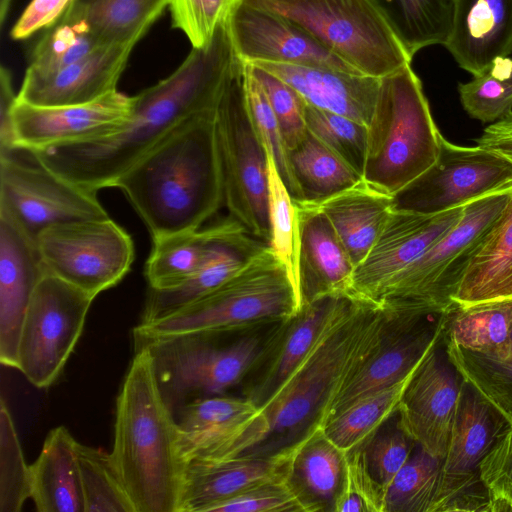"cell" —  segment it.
<instances>
[{
    "label": "cell",
    "instance_id": "obj_1",
    "mask_svg": "<svg viewBox=\"0 0 512 512\" xmlns=\"http://www.w3.org/2000/svg\"><path fill=\"white\" fill-rule=\"evenodd\" d=\"M235 57L225 20L206 47L192 48L170 76L132 96L129 117L116 132L28 153L38 164L89 191L114 187L183 121L216 105Z\"/></svg>",
    "mask_w": 512,
    "mask_h": 512
},
{
    "label": "cell",
    "instance_id": "obj_2",
    "mask_svg": "<svg viewBox=\"0 0 512 512\" xmlns=\"http://www.w3.org/2000/svg\"><path fill=\"white\" fill-rule=\"evenodd\" d=\"M381 318L379 306L351 294L306 359L223 458L289 457L322 428L341 386L376 339Z\"/></svg>",
    "mask_w": 512,
    "mask_h": 512
},
{
    "label": "cell",
    "instance_id": "obj_3",
    "mask_svg": "<svg viewBox=\"0 0 512 512\" xmlns=\"http://www.w3.org/2000/svg\"><path fill=\"white\" fill-rule=\"evenodd\" d=\"M215 107L183 121L114 185L152 239L202 228L224 204Z\"/></svg>",
    "mask_w": 512,
    "mask_h": 512
},
{
    "label": "cell",
    "instance_id": "obj_4",
    "mask_svg": "<svg viewBox=\"0 0 512 512\" xmlns=\"http://www.w3.org/2000/svg\"><path fill=\"white\" fill-rule=\"evenodd\" d=\"M115 408L110 454L136 512H177L183 471L177 422L147 346L135 348Z\"/></svg>",
    "mask_w": 512,
    "mask_h": 512
},
{
    "label": "cell",
    "instance_id": "obj_5",
    "mask_svg": "<svg viewBox=\"0 0 512 512\" xmlns=\"http://www.w3.org/2000/svg\"><path fill=\"white\" fill-rule=\"evenodd\" d=\"M367 129L363 180L383 193L393 196L436 162L442 134L411 64L381 78Z\"/></svg>",
    "mask_w": 512,
    "mask_h": 512
},
{
    "label": "cell",
    "instance_id": "obj_6",
    "mask_svg": "<svg viewBox=\"0 0 512 512\" xmlns=\"http://www.w3.org/2000/svg\"><path fill=\"white\" fill-rule=\"evenodd\" d=\"M289 274L266 247L226 283L165 317L133 329L134 344L181 334H224L278 323L301 307Z\"/></svg>",
    "mask_w": 512,
    "mask_h": 512
},
{
    "label": "cell",
    "instance_id": "obj_7",
    "mask_svg": "<svg viewBox=\"0 0 512 512\" xmlns=\"http://www.w3.org/2000/svg\"><path fill=\"white\" fill-rule=\"evenodd\" d=\"M301 28L358 73L382 78L412 58L374 0H242Z\"/></svg>",
    "mask_w": 512,
    "mask_h": 512
},
{
    "label": "cell",
    "instance_id": "obj_8",
    "mask_svg": "<svg viewBox=\"0 0 512 512\" xmlns=\"http://www.w3.org/2000/svg\"><path fill=\"white\" fill-rule=\"evenodd\" d=\"M224 204L251 235L270 245L268 159L251 119L244 62L236 55L215 107Z\"/></svg>",
    "mask_w": 512,
    "mask_h": 512
},
{
    "label": "cell",
    "instance_id": "obj_9",
    "mask_svg": "<svg viewBox=\"0 0 512 512\" xmlns=\"http://www.w3.org/2000/svg\"><path fill=\"white\" fill-rule=\"evenodd\" d=\"M511 194L512 189L504 190L465 205L459 222L398 274L376 305L427 313L450 309L470 257L502 213Z\"/></svg>",
    "mask_w": 512,
    "mask_h": 512
},
{
    "label": "cell",
    "instance_id": "obj_10",
    "mask_svg": "<svg viewBox=\"0 0 512 512\" xmlns=\"http://www.w3.org/2000/svg\"><path fill=\"white\" fill-rule=\"evenodd\" d=\"M216 337L217 334L192 333L135 344V348H149L158 386L173 412L194 399L222 395L242 383L264 341L249 335L220 343Z\"/></svg>",
    "mask_w": 512,
    "mask_h": 512
},
{
    "label": "cell",
    "instance_id": "obj_11",
    "mask_svg": "<svg viewBox=\"0 0 512 512\" xmlns=\"http://www.w3.org/2000/svg\"><path fill=\"white\" fill-rule=\"evenodd\" d=\"M94 299L47 271L42 276L22 323L16 368L35 387L47 388L60 376Z\"/></svg>",
    "mask_w": 512,
    "mask_h": 512
},
{
    "label": "cell",
    "instance_id": "obj_12",
    "mask_svg": "<svg viewBox=\"0 0 512 512\" xmlns=\"http://www.w3.org/2000/svg\"><path fill=\"white\" fill-rule=\"evenodd\" d=\"M454 304L443 313L380 307L376 339L341 386L327 420L359 398L408 377L446 337Z\"/></svg>",
    "mask_w": 512,
    "mask_h": 512
},
{
    "label": "cell",
    "instance_id": "obj_13",
    "mask_svg": "<svg viewBox=\"0 0 512 512\" xmlns=\"http://www.w3.org/2000/svg\"><path fill=\"white\" fill-rule=\"evenodd\" d=\"M36 244L47 272L95 298L122 281L135 257L131 236L110 217L52 226Z\"/></svg>",
    "mask_w": 512,
    "mask_h": 512
},
{
    "label": "cell",
    "instance_id": "obj_14",
    "mask_svg": "<svg viewBox=\"0 0 512 512\" xmlns=\"http://www.w3.org/2000/svg\"><path fill=\"white\" fill-rule=\"evenodd\" d=\"M510 422L463 381L431 512H489L480 466Z\"/></svg>",
    "mask_w": 512,
    "mask_h": 512
},
{
    "label": "cell",
    "instance_id": "obj_15",
    "mask_svg": "<svg viewBox=\"0 0 512 512\" xmlns=\"http://www.w3.org/2000/svg\"><path fill=\"white\" fill-rule=\"evenodd\" d=\"M512 189V162L476 146H460L440 138L436 162L394 194L393 209L434 214Z\"/></svg>",
    "mask_w": 512,
    "mask_h": 512
},
{
    "label": "cell",
    "instance_id": "obj_16",
    "mask_svg": "<svg viewBox=\"0 0 512 512\" xmlns=\"http://www.w3.org/2000/svg\"><path fill=\"white\" fill-rule=\"evenodd\" d=\"M35 163L0 155V212L33 241L55 225L109 217L96 192Z\"/></svg>",
    "mask_w": 512,
    "mask_h": 512
},
{
    "label": "cell",
    "instance_id": "obj_17",
    "mask_svg": "<svg viewBox=\"0 0 512 512\" xmlns=\"http://www.w3.org/2000/svg\"><path fill=\"white\" fill-rule=\"evenodd\" d=\"M351 294L327 295L303 303L264 338L261 352L243 380V394L258 409L266 405L306 359Z\"/></svg>",
    "mask_w": 512,
    "mask_h": 512
},
{
    "label": "cell",
    "instance_id": "obj_18",
    "mask_svg": "<svg viewBox=\"0 0 512 512\" xmlns=\"http://www.w3.org/2000/svg\"><path fill=\"white\" fill-rule=\"evenodd\" d=\"M463 381L448 356L445 337L424 357L402 393L400 424L433 456L444 458L447 452Z\"/></svg>",
    "mask_w": 512,
    "mask_h": 512
},
{
    "label": "cell",
    "instance_id": "obj_19",
    "mask_svg": "<svg viewBox=\"0 0 512 512\" xmlns=\"http://www.w3.org/2000/svg\"><path fill=\"white\" fill-rule=\"evenodd\" d=\"M464 208L434 214L392 209L375 244L354 269L350 294L376 304L398 274L459 222Z\"/></svg>",
    "mask_w": 512,
    "mask_h": 512
},
{
    "label": "cell",
    "instance_id": "obj_20",
    "mask_svg": "<svg viewBox=\"0 0 512 512\" xmlns=\"http://www.w3.org/2000/svg\"><path fill=\"white\" fill-rule=\"evenodd\" d=\"M132 97L114 91L98 100L66 106L16 102L13 113L15 151L91 142L116 132L128 119Z\"/></svg>",
    "mask_w": 512,
    "mask_h": 512
},
{
    "label": "cell",
    "instance_id": "obj_21",
    "mask_svg": "<svg viewBox=\"0 0 512 512\" xmlns=\"http://www.w3.org/2000/svg\"><path fill=\"white\" fill-rule=\"evenodd\" d=\"M226 23L234 51L245 63L322 66L358 73L290 21L242 0L232 6Z\"/></svg>",
    "mask_w": 512,
    "mask_h": 512
},
{
    "label": "cell",
    "instance_id": "obj_22",
    "mask_svg": "<svg viewBox=\"0 0 512 512\" xmlns=\"http://www.w3.org/2000/svg\"><path fill=\"white\" fill-rule=\"evenodd\" d=\"M231 216L216 223L207 258L202 267L181 285L165 290L148 289L141 323L170 315L208 295L268 247Z\"/></svg>",
    "mask_w": 512,
    "mask_h": 512
},
{
    "label": "cell",
    "instance_id": "obj_23",
    "mask_svg": "<svg viewBox=\"0 0 512 512\" xmlns=\"http://www.w3.org/2000/svg\"><path fill=\"white\" fill-rule=\"evenodd\" d=\"M133 46H104L54 71L27 69L17 101L34 106H66L98 100L114 91Z\"/></svg>",
    "mask_w": 512,
    "mask_h": 512
},
{
    "label": "cell",
    "instance_id": "obj_24",
    "mask_svg": "<svg viewBox=\"0 0 512 512\" xmlns=\"http://www.w3.org/2000/svg\"><path fill=\"white\" fill-rule=\"evenodd\" d=\"M46 273L37 244L0 212V361L17 368L22 323Z\"/></svg>",
    "mask_w": 512,
    "mask_h": 512
},
{
    "label": "cell",
    "instance_id": "obj_25",
    "mask_svg": "<svg viewBox=\"0 0 512 512\" xmlns=\"http://www.w3.org/2000/svg\"><path fill=\"white\" fill-rule=\"evenodd\" d=\"M445 48L472 75L512 52V0H454Z\"/></svg>",
    "mask_w": 512,
    "mask_h": 512
},
{
    "label": "cell",
    "instance_id": "obj_26",
    "mask_svg": "<svg viewBox=\"0 0 512 512\" xmlns=\"http://www.w3.org/2000/svg\"><path fill=\"white\" fill-rule=\"evenodd\" d=\"M258 411L245 397L215 395L184 404L176 419L182 463L223 458Z\"/></svg>",
    "mask_w": 512,
    "mask_h": 512
},
{
    "label": "cell",
    "instance_id": "obj_27",
    "mask_svg": "<svg viewBox=\"0 0 512 512\" xmlns=\"http://www.w3.org/2000/svg\"><path fill=\"white\" fill-rule=\"evenodd\" d=\"M288 457L236 456L183 464L177 512H211L258 484L285 477Z\"/></svg>",
    "mask_w": 512,
    "mask_h": 512
},
{
    "label": "cell",
    "instance_id": "obj_28",
    "mask_svg": "<svg viewBox=\"0 0 512 512\" xmlns=\"http://www.w3.org/2000/svg\"><path fill=\"white\" fill-rule=\"evenodd\" d=\"M300 225L298 261L302 304L350 294L354 265L326 216L313 204L294 201Z\"/></svg>",
    "mask_w": 512,
    "mask_h": 512
},
{
    "label": "cell",
    "instance_id": "obj_29",
    "mask_svg": "<svg viewBox=\"0 0 512 512\" xmlns=\"http://www.w3.org/2000/svg\"><path fill=\"white\" fill-rule=\"evenodd\" d=\"M294 88L307 104L368 126L381 78L322 66L253 62Z\"/></svg>",
    "mask_w": 512,
    "mask_h": 512
},
{
    "label": "cell",
    "instance_id": "obj_30",
    "mask_svg": "<svg viewBox=\"0 0 512 512\" xmlns=\"http://www.w3.org/2000/svg\"><path fill=\"white\" fill-rule=\"evenodd\" d=\"M347 453L319 428L289 455L285 480L304 512H335L345 483Z\"/></svg>",
    "mask_w": 512,
    "mask_h": 512
},
{
    "label": "cell",
    "instance_id": "obj_31",
    "mask_svg": "<svg viewBox=\"0 0 512 512\" xmlns=\"http://www.w3.org/2000/svg\"><path fill=\"white\" fill-rule=\"evenodd\" d=\"M77 446L64 426L47 434L30 465L31 498L38 512H85Z\"/></svg>",
    "mask_w": 512,
    "mask_h": 512
},
{
    "label": "cell",
    "instance_id": "obj_32",
    "mask_svg": "<svg viewBox=\"0 0 512 512\" xmlns=\"http://www.w3.org/2000/svg\"><path fill=\"white\" fill-rule=\"evenodd\" d=\"M311 204L326 216L356 267L379 237L393 209V197L363 180L324 201Z\"/></svg>",
    "mask_w": 512,
    "mask_h": 512
},
{
    "label": "cell",
    "instance_id": "obj_33",
    "mask_svg": "<svg viewBox=\"0 0 512 512\" xmlns=\"http://www.w3.org/2000/svg\"><path fill=\"white\" fill-rule=\"evenodd\" d=\"M512 298V194L474 250L453 301L461 306Z\"/></svg>",
    "mask_w": 512,
    "mask_h": 512
},
{
    "label": "cell",
    "instance_id": "obj_34",
    "mask_svg": "<svg viewBox=\"0 0 512 512\" xmlns=\"http://www.w3.org/2000/svg\"><path fill=\"white\" fill-rule=\"evenodd\" d=\"M169 0H73L62 17L81 22L101 46H133Z\"/></svg>",
    "mask_w": 512,
    "mask_h": 512
},
{
    "label": "cell",
    "instance_id": "obj_35",
    "mask_svg": "<svg viewBox=\"0 0 512 512\" xmlns=\"http://www.w3.org/2000/svg\"><path fill=\"white\" fill-rule=\"evenodd\" d=\"M289 160L301 197L297 202L319 203L363 181L309 131L289 150Z\"/></svg>",
    "mask_w": 512,
    "mask_h": 512
},
{
    "label": "cell",
    "instance_id": "obj_36",
    "mask_svg": "<svg viewBox=\"0 0 512 512\" xmlns=\"http://www.w3.org/2000/svg\"><path fill=\"white\" fill-rule=\"evenodd\" d=\"M216 233V223L152 239L153 246L145 264L150 289L177 287L191 278L204 264Z\"/></svg>",
    "mask_w": 512,
    "mask_h": 512
},
{
    "label": "cell",
    "instance_id": "obj_37",
    "mask_svg": "<svg viewBox=\"0 0 512 512\" xmlns=\"http://www.w3.org/2000/svg\"><path fill=\"white\" fill-rule=\"evenodd\" d=\"M411 58L421 49L445 45L454 0H374Z\"/></svg>",
    "mask_w": 512,
    "mask_h": 512
},
{
    "label": "cell",
    "instance_id": "obj_38",
    "mask_svg": "<svg viewBox=\"0 0 512 512\" xmlns=\"http://www.w3.org/2000/svg\"><path fill=\"white\" fill-rule=\"evenodd\" d=\"M446 340L480 354H495L512 340V298L454 304Z\"/></svg>",
    "mask_w": 512,
    "mask_h": 512
},
{
    "label": "cell",
    "instance_id": "obj_39",
    "mask_svg": "<svg viewBox=\"0 0 512 512\" xmlns=\"http://www.w3.org/2000/svg\"><path fill=\"white\" fill-rule=\"evenodd\" d=\"M414 371L391 386L359 398L330 417L322 427L326 436L346 452L362 444L397 411L402 393Z\"/></svg>",
    "mask_w": 512,
    "mask_h": 512
},
{
    "label": "cell",
    "instance_id": "obj_40",
    "mask_svg": "<svg viewBox=\"0 0 512 512\" xmlns=\"http://www.w3.org/2000/svg\"><path fill=\"white\" fill-rule=\"evenodd\" d=\"M446 350L463 379L512 423V340L495 354L475 353L447 340Z\"/></svg>",
    "mask_w": 512,
    "mask_h": 512
},
{
    "label": "cell",
    "instance_id": "obj_41",
    "mask_svg": "<svg viewBox=\"0 0 512 512\" xmlns=\"http://www.w3.org/2000/svg\"><path fill=\"white\" fill-rule=\"evenodd\" d=\"M442 458L416 445L385 491L384 512H431Z\"/></svg>",
    "mask_w": 512,
    "mask_h": 512
},
{
    "label": "cell",
    "instance_id": "obj_42",
    "mask_svg": "<svg viewBox=\"0 0 512 512\" xmlns=\"http://www.w3.org/2000/svg\"><path fill=\"white\" fill-rule=\"evenodd\" d=\"M85 512H136L111 454L78 442Z\"/></svg>",
    "mask_w": 512,
    "mask_h": 512
},
{
    "label": "cell",
    "instance_id": "obj_43",
    "mask_svg": "<svg viewBox=\"0 0 512 512\" xmlns=\"http://www.w3.org/2000/svg\"><path fill=\"white\" fill-rule=\"evenodd\" d=\"M267 159L270 247L286 268L300 296L298 273L300 225L298 211L290 192L278 173L274 159L268 151Z\"/></svg>",
    "mask_w": 512,
    "mask_h": 512
},
{
    "label": "cell",
    "instance_id": "obj_44",
    "mask_svg": "<svg viewBox=\"0 0 512 512\" xmlns=\"http://www.w3.org/2000/svg\"><path fill=\"white\" fill-rule=\"evenodd\" d=\"M307 130L363 178L367 126L346 116L307 104Z\"/></svg>",
    "mask_w": 512,
    "mask_h": 512
},
{
    "label": "cell",
    "instance_id": "obj_45",
    "mask_svg": "<svg viewBox=\"0 0 512 512\" xmlns=\"http://www.w3.org/2000/svg\"><path fill=\"white\" fill-rule=\"evenodd\" d=\"M31 498L30 465L6 402L0 404V512H19Z\"/></svg>",
    "mask_w": 512,
    "mask_h": 512
},
{
    "label": "cell",
    "instance_id": "obj_46",
    "mask_svg": "<svg viewBox=\"0 0 512 512\" xmlns=\"http://www.w3.org/2000/svg\"><path fill=\"white\" fill-rule=\"evenodd\" d=\"M244 90L251 119L266 151L273 157L278 173L293 200L300 201V192L290 165L289 150L280 126L262 84L245 62Z\"/></svg>",
    "mask_w": 512,
    "mask_h": 512
},
{
    "label": "cell",
    "instance_id": "obj_47",
    "mask_svg": "<svg viewBox=\"0 0 512 512\" xmlns=\"http://www.w3.org/2000/svg\"><path fill=\"white\" fill-rule=\"evenodd\" d=\"M101 46L81 23L62 17L36 44L29 69L54 71L73 64Z\"/></svg>",
    "mask_w": 512,
    "mask_h": 512
},
{
    "label": "cell",
    "instance_id": "obj_48",
    "mask_svg": "<svg viewBox=\"0 0 512 512\" xmlns=\"http://www.w3.org/2000/svg\"><path fill=\"white\" fill-rule=\"evenodd\" d=\"M416 445L401 426L396 411L360 447L369 473L386 491Z\"/></svg>",
    "mask_w": 512,
    "mask_h": 512
},
{
    "label": "cell",
    "instance_id": "obj_49",
    "mask_svg": "<svg viewBox=\"0 0 512 512\" xmlns=\"http://www.w3.org/2000/svg\"><path fill=\"white\" fill-rule=\"evenodd\" d=\"M247 64L265 90L288 150L293 149L308 132L305 118L306 101L276 75L255 64Z\"/></svg>",
    "mask_w": 512,
    "mask_h": 512
},
{
    "label": "cell",
    "instance_id": "obj_50",
    "mask_svg": "<svg viewBox=\"0 0 512 512\" xmlns=\"http://www.w3.org/2000/svg\"><path fill=\"white\" fill-rule=\"evenodd\" d=\"M458 93L467 114L482 123H494L512 113V82L489 70L458 84Z\"/></svg>",
    "mask_w": 512,
    "mask_h": 512
},
{
    "label": "cell",
    "instance_id": "obj_51",
    "mask_svg": "<svg viewBox=\"0 0 512 512\" xmlns=\"http://www.w3.org/2000/svg\"><path fill=\"white\" fill-rule=\"evenodd\" d=\"M237 0H169L172 26L181 30L192 48L206 47Z\"/></svg>",
    "mask_w": 512,
    "mask_h": 512
},
{
    "label": "cell",
    "instance_id": "obj_52",
    "mask_svg": "<svg viewBox=\"0 0 512 512\" xmlns=\"http://www.w3.org/2000/svg\"><path fill=\"white\" fill-rule=\"evenodd\" d=\"M385 491L369 473L360 445L348 451L344 487L335 512H384Z\"/></svg>",
    "mask_w": 512,
    "mask_h": 512
},
{
    "label": "cell",
    "instance_id": "obj_53",
    "mask_svg": "<svg viewBox=\"0 0 512 512\" xmlns=\"http://www.w3.org/2000/svg\"><path fill=\"white\" fill-rule=\"evenodd\" d=\"M480 472L489 512H512V423L483 459Z\"/></svg>",
    "mask_w": 512,
    "mask_h": 512
},
{
    "label": "cell",
    "instance_id": "obj_54",
    "mask_svg": "<svg viewBox=\"0 0 512 512\" xmlns=\"http://www.w3.org/2000/svg\"><path fill=\"white\" fill-rule=\"evenodd\" d=\"M211 512H304L285 477L250 487L217 504Z\"/></svg>",
    "mask_w": 512,
    "mask_h": 512
},
{
    "label": "cell",
    "instance_id": "obj_55",
    "mask_svg": "<svg viewBox=\"0 0 512 512\" xmlns=\"http://www.w3.org/2000/svg\"><path fill=\"white\" fill-rule=\"evenodd\" d=\"M73 0H32L11 30L14 40H24L42 29L53 27Z\"/></svg>",
    "mask_w": 512,
    "mask_h": 512
},
{
    "label": "cell",
    "instance_id": "obj_56",
    "mask_svg": "<svg viewBox=\"0 0 512 512\" xmlns=\"http://www.w3.org/2000/svg\"><path fill=\"white\" fill-rule=\"evenodd\" d=\"M11 74L7 68L1 66L0 70V155L15 152L12 113L17 102L11 81Z\"/></svg>",
    "mask_w": 512,
    "mask_h": 512
},
{
    "label": "cell",
    "instance_id": "obj_57",
    "mask_svg": "<svg viewBox=\"0 0 512 512\" xmlns=\"http://www.w3.org/2000/svg\"><path fill=\"white\" fill-rule=\"evenodd\" d=\"M475 142L512 162V113L488 125Z\"/></svg>",
    "mask_w": 512,
    "mask_h": 512
},
{
    "label": "cell",
    "instance_id": "obj_58",
    "mask_svg": "<svg viewBox=\"0 0 512 512\" xmlns=\"http://www.w3.org/2000/svg\"><path fill=\"white\" fill-rule=\"evenodd\" d=\"M494 76L512 82V59H497L488 69Z\"/></svg>",
    "mask_w": 512,
    "mask_h": 512
},
{
    "label": "cell",
    "instance_id": "obj_59",
    "mask_svg": "<svg viewBox=\"0 0 512 512\" xmlns=\"http://www.w3.org/2000/svg\"><path fill=\"white\" fill-rule=\"evenodd\" d=\"M12 0H0V23L4 24Z\"/></svg>",
    "mask_w": 512,
    "mask_h": 512
}]
</instances>
